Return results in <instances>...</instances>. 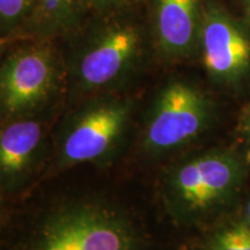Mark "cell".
I'll use <instances>...</instances> for the list:
<instances>
[{
	"label": "cell",
	"instance_id": "cell-10",
	"mask_svg": "<svg viewBox=\"0 0 250 250\" xmlns=\"http://www.w3.org/2000/svg\"><path fill=\"white\" fill-rule=\"evenodd\" d=\"M93 13L90 0H35L17 40L66 39Z\"/></svg>",
	"mask_w": 250,
	"mask_h": 250
},
{
	"label": "cell",
	"instance_id": "cell-19",
	"mask_svg": "<svg viewBox=\"0 0 250 250\" xmlns=\"http://www.w3.org/2000/svg\"><path fill=\"white\" fill-rule=\"evenodd\" d=\"M250 111V102H249V104H248V107H247V109H246V114H248V112ZM245 114V115H246Z\"/></svg>",
	"mask_w": 250,
	"mask_h": 250
},
{
	"label": "cell",
	"instance_id": "cell-15",
	"mask_svg": "<svg viewBox=\"0 0 250 250\" xmlns=\"http://www.w3.org/2000/svg\"><path fill=\"white\" fill-rule=\"evenodd\" d=\"M243 132L247 138V142L250 144V111L245 115V122H243Z\"/></svg>",
	"mask_w": 250,
	"mask_h": 250
},
{
	"label": "cell",
	"instance_id": "cell-4",
	"mask_svg": "<svg viewBox=\"0 0 250 250\" xmlns=\"http://www.w3.org/2000/svg\"><path fill=\"white\" fill-rule=\"evenodd\" d=\"M245 161L228 149H213L179 162L162 186L166 208L180 223H195L230 202L241 189Z\"/></svg>",
	"mask_w": 250,
	"mask_h": 250
},
{
	"label": "cell",
	"instance_id": "cell-7",
	"mask_svg": "<svg viewBox=\"0 0 250 250\" xmlns=\"http://www.w3.org/2000/svg\"><path fill=\"white\" fill-rule=\"evenodd\" d=\"M249 26L229 13L220 0H205L198 56L213 83L235 86L249 74Z\"/></svg>",
	"mask_w": 250,
	"mask_h": 250
},
{
	"label": "cell",
	"instance_id": "cell-3",
	"mask_svg": "<svg viewBox=\"0 0 250 250\" xmlns=\"http://www.w3.org/2000/svg\"><path fill=\"white\" fill-rule=\"evenodd\" d=\"M136 102L126 93L99 94L62 121L55 139L56 169L83 164L107 165L122 151L132 124Z\"/></svg>",
	"mask_w": 250,
	"mask_h": 250
},
{
	"label": "cell",
	"instance_id": "cell-2",
	"mask_svg": "<svg viewBox=\"0 0 250 250\" xmlns=\"http://www.w3.org/2000/svg\"><path fill=\"white\" fill-rule=\"evenodd\" d=\"M129 211L99 197L57 203L33 224L22 250H143Z\"/></svg>",
	"mask_w": 250,
	"mask_h": 250
},
{
	"label": "cell",
	"instance_id": "cell-13",
	"mask_svg": "<svg viewBox=\"0 0 250 250\" xmlns=\"http://www.w3.org/2000/svg\"><path fill=\"white\" fill-rule=\"evenodd\" d=\"M145 0H90V6L94 12L111 11V9L139 7Z\"/></svg>",
	"mask_w": 250,
	"mask_h": 250
},
{
	"label": "cell",
	"instance_id": "cell-14",
	"mask_svg": "<svg viewBox=\"0 0 250 250\" xmlns=\"http://www.w3.org/2000/svg\"><path fill=\"white\" fill-rule=\"evenodd\" d=\"M15 39H12V37H1L0 39V66H1L2 58H4L5 54L7 52V50L9 49V46H11L12 42Z\"/></svg>",
	"mask_w": 250,
	"mask_h": 250
},
{
	"label": "cell",
	"instance_id": "cell-18",
	"mask_svg": "<svg viewBox=\"0 0 250 250\" xmlns=\"http://www.w3.org/2000/svg\"><path fill=\"white\" fill-rule=\"evenodd\" d=\"M2 193H0V214H1V212H2Z\"/></svg>",
	"mask_w": 250,
	"mask_h": 250
},
{
	"label": "cell",
	"instance_id": "cell-12",
	"mask_svg": "<svg viewBox=\"0 0 250 250\" xmlns=\"http://www.w3.org/2000/svg\"><path fill=\"white\" fill-rule=\"evenodd\" d=\"M212 250H250V225L234 224L215 234Z\"/></svg>",
	"mask_w": 250,
	"mask_h": 250
},
{
	"label": "cell",
	"instance_id": "cell-5",
	"mask_svg": "<svg viewBox=\"0 0 250 250\" xmlns=\"http://www.w3.org/2000/svg\"><path fill=\"white\" fill-rule=\"evenodd\" d=\"M19 41L0 66L1 121L40 116L67 87L64 55L56 41Z\"/></svg>",
	"mask_w": 250,
	"mask_h": 250
},
{
	"label": "cell",
	"instance_id": "cell-11",
	"mask_svg": "<svg viewBox=\"0 0 250 250\" xmlns=\"http://www.w3.org/2000/svg\"><path fill=\"white\" fill-rule=\"evenodd\" d=\"M34 5L35 0H0V35L17 40Z\"/></svg>",
	"mask_w": 250,
	"mask_h": 250
},
{
	"label": "cell",
	"instance_id": "cell-16",
	"mask_svg": "<svg viewBox=\"0 0 250 250\" xmlns=\"http://www.w3.org/2000/svg\"><path fill=\"white\" fill-rule=\"evenodd\" d=\"M243 6H245L247 19H248V22L250 24V0H243Z\"/></svg>",
	"mask_w": 250,
	"mask_h": 250
},
{
	"label": "cell",
	"instance_id": "cell-6",
	"mask_svg": "<svg viewBox=\"0 0 250 250\" xmlns=\"http://www.w3.org/2000/svg\"><path fill=\"white\" fill-rule=\"evenodd\" d=\"M214 105L210 96L186 80H170L153 100L140 134L145 155L174 153L201 137L210 127Z\"/></svg>",
	"mask_w": 250,
	"mask_h": 250
},
{
	"label": "cell",
	"instance_id": "cell-9",
	"mask_svg": "<svg viewBox=\"0 0 250 250\" xmlns=\"http://www.w3.org/2000/svg\"><path fill=\"white\" fill-rule=\"evenodd\" d=\"M153 48L165 61L183 62L198 56L205 0H147Z\"/></svg>",
	"mask_w": 250,
	"mask_h": 250
},
{
	"label": "cell",
	"instance_id": "cell-1",
	"mask_svg": "<svg viewBox=\"0 0 250 250\" xmlns=\"http://www.w3.org/2000/svg\"><path fill=\"white\" fill-rule=\"evenodd\" d=\"M138 7L94 12L66 37L62 52L67 87L80 98L126 90L145 65L149 44L148 23Z\"/></svg>",
	"mask_w": 250,
	"mask_h": 250
},
{
	"label": "cell",
	"instance_id": "cell-8",
	"mask_svg": "<svg viewBox=\"0 0 250 250\" xmlns=\"http://www.w3.org/2000/svg\"><path fill=\"white\" fill-rule=\"evenodd\" d=\"M46 151V125L40 116L0 122V193L30 182Z\"/></svg>",
	"mask_w": 250,
	"mask_h": 250
},
{
	"label": "cell",
	"instance_id": "cell-17",
	"mask_svg": "<svg viewBox=\"0 0 250 250\" xmlns=\"http://www.w3.org/2000/svg\"><path fill=\"white\" fill-rule=\"evenodd\" d=\"M247 219H248V224L250 225V202L247 205Z\"/></svg>",
	"mask_w": 250,
	"mask_h": 250
}]
</instances>
